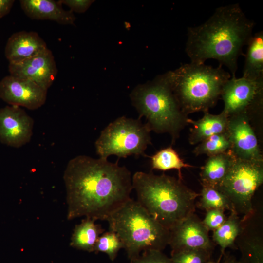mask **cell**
Returning <instances> with one entry per match:
<instances>
[{
    "instance_id": "obj_1",
    "label": "cell",
    "mask_w": 263,
    "mask_h": 263,
    "mask_svg": "<svg viewBox=\"0 0 263 263\" xmlns=\"http://www.w3.org/2000/svg\"><path fill=\"white\" fill-rule=\"evenodd\" d=\"M68 220L84 216L107 220L131 198L129 170L107 159L78 155L68 163L63 174Z\"/></svg>"
},
{
    "instance_id": "obj_2",
    "label": "cell",
    "mask_w": 263,
    "mask_h": 263,
    "mask_svg": "<svg viewBox=\"0 0 263 263\" xmlns=\"http://www.w3.org/2000/svg\"><path fill=\"white\" fill-rule=\"evenodd\" d=\"M254 25L239 4L221 6L204 23L188 27L186 52L193 63L216 59L235 76L238 58L253 36Z\"/></svg>"
},
{
    "instance_id": "obj_3",
    "label": "cell",
    "mask_w": 263,
    "mask_h": 263,
    "mask_svg": "<svg viewBox=\"0 0 263 263\" xmlns=\"http://www.w3.org/2000/svg\"><path fill=\"white\" fill-rule=\"evenodd\" d=\"M137 201L157 222L170 231L195 210L198 194L179 179L165 174L136 172L132 177Z\"/></svg>"
},
{
    "instance_id": "obj_4",
    "label": "cell",
    "mask_w": 263,
    "mask_h": 263,
    "mask_svg": "<svg viewBox=\"0 0 263 263\" xmlns=\"http://www.w3.org/2000/svg\"><path fill=\"white\" fill-rule=\"evenodd\" d=\"M165 77L182 112H208L221 96L230 74L219 65L190 62L167 72Z\"/></svg>"
},
{
    "instance_id": "obj_5",
    "label": "cell",
    "mask_w": 263,
    "mask_h": 263,
    "mask_svg": "<svg viewBox=\"0 0 263 263\" xmlns=\"http://www.w3.org/2000/svg\"><path fill=\"white\" fill-rule=\"evenodd\" d=\"M106 221L109 230L119 237L130 260L146 250L162 251L169 245V231L137 201L130 199Z\"/></svg>"
},
{
    "instance_id": "obj_6",
    "label": "cell",
    "mask_w": 263,
    "mask_h": 263,
    "mask_svg": "<svg viewBox=\"0 0 263 263\" xmlns=\"http://www.w3.org/2000/svg\"><path fill=\"white\" fill-rule=\"evenodd\" d=\"M131 97L151 131L168 132L174 139L188 123V118L181 110L165 75L149 84L139 85Z\"/></svg>"
},
{
    "instance_id": "obj_7",
    "label": "cell",
    "mask_w": 263,
    "mask_h": 263,
    "mask_svg": "<svg viewBox=\"0 0 263 263\" xmlns=\"http://www.w3.org/2000/svg\"><path fill=\"white\" fill-rule=\"evenodd\" d=\"M149 125L139 119L122 116L109 124L101 132L95 145L100 158L112 155L119 157L144 154L151 143Z\"/></svg>"
},
{
    "instance_id": "obj_8",
    "label": "cell",
    "mask_w": 263,
    "mask_h": 263,
    "mask_svg": "<svg viewBox=\"0 0 263 263\" xmlns=\"http://www.w3.org/2000/svg\"><path fill=\"white\" fill-rule=\"evenodd\" d=\"M263 162L235 158L216 188L230 201L233 211L244 221L253 213L252 198L263 182Z\"/></svg>"
},
{
    "instance_id": "obj_9",
    "label": "cell",
    "mask_w": 263,
    "mask_h": 263,
    "mask_svg": "<svg viewBox=\"0 0 263 263\" xmlns=\"http://www.w3.org/2000/svg\"><path fill=\"white\" fill-rule=\"evenodd\" d=\"M263 79L257 80L232 76L224 84L221 97L224 103L222 111L228 117L261 106Z\"/></svg>"
},
{
    "instance_id": "obj_10",
    "label": "cell",
    "mask_w": 263,
    "mask_h": 263,
    "mask_svg": "<svg viewBox=\"0 0 263 263\" xmlns=\"http://www.w3.org/2000/svg\"><path fill=\"white\" fill-rule=\"evenodd\" d=\"M47 90L29 80L9 75L0 81V98L9 105L36 110L45 103Z\"/></svg>"
},
{
    "instance_id": "obj_11",
    "label": "cell",
    "mask_w": 263,
    "mask_h": 263,
    "mask_svg": "<svg viewBox=\"0 0 263 263\" xmlns=\"http://www.w3.org/2000/svg\"><path fill=\"white\" fill-rule=\"evenodd\" d=\"M248 112L229 117L227 132L231 142L230 151L237 159L263 162L257 138L249 123Z\"/></svg>"
},
{
    "instance_id": "obj_12",
    "label": "cell",
    "mask_w": 263,
    "mask_h": 263,
    "mask_svg": "<svg viewBox=\"0 0 263 263\" xmlns=\"http://www.w3.org/2000/svg\"><path fill=\"white\" fill-rule=\"evenodd\" d=\"M34 127L33 118L21 107L8 105L0 109V142L19 148L30 142Z\"/></svg>"
},
{
    "instance_id": "obj_13",
    "label": "cell",
    "mask_w": 263,
    "mask_h": 263,
    "mask_svg": "<svg viewBox=\"0 0 263 263\" xmlns=\"http://www.w3.org/2000/svg\"><path fill=\"white\" fill-rule=\"evenodd\" d=\"M208 231L194 213L190 215L169 231V245L171 252L192 249L212 251L214 244Z\"/></svg>"
},
{
    "instance_id": "obj_14",
    "label": "cell",
    "mask_w": 263,
    "mask_h": 263,
    "mask_svg": "<svg viewBox=\"0 0 263 263\" xmlns=\"http://www.w3.org/2000/svg\"><path fill=\"white\" fill-rule=\"evenodd\" d=\"M8 69L10 75L34 82L47 90L58 72L53 53L48 48L21 62L9 63Z\"/></svg>"
},
{
    "instance_id": "obj_15",
    "label": "cell",
    "mask_w": 263,
    "mask_h": 263,
    "mask_svg": "<svg viewBox=\"0 0 263 263\" xmlns=\"http://www.w3.org/2000/svg\"><path fill=\"white\" fill-rule=\"evenodd\" d=\"M47 48L45 41L34 31H21L13 33L5 47V56L9 63L27 60Z\"/></svg>"
},
{
    "instance_id": "obj_16",
    "label": "cell",
    "mask_w": 263,
    "mask_h": 263,
    "mask_svg": "<svg viewBox=\"0 0 263 263\" xmlns=\"http://www.w3.org/2000/svg\"><path fill=\"white\" fill-rule=\"evenodd\" d=\"M20 7L29 18L49 20L61 25H73L75 17L70 10L62 8L58 1L53 0H20Z\"/></svg>"
},
{
    "instance_id": "obj_17",
    "label": "cell",
    "mask_w": 263,
    "mask_h": 263,
    "mask_svg": "<svg viewBox=\"0 0 263 263\" xmlns=\"http://www.w3.org/2000/svg\"><path fill=\"white\" fill-rule=\"evenodd\" d=\"M242 231L236 241L242 263H263V241L261 227L257 228L249 220L243 221Z\"/></svg>"
},
{
    "instance_id": "obj_18",
    "label": "cell",
    "mask_w": 263,
    "mask_h": 263,
    "mask_svg": "<svg viewBox=\"0 0 263 263\" xmlns=\"http://www.w3.org/2000/svg\"><path fill=\"white\" fill-rule=\"evenodd\" d=\"M204 113L203 117L197 121L188 119V123L192 124L189 137L191 144H199L212 135L227 131L229 117L224 113L217 115L207 112Z\"/></svg>"
},
{
    "instance_id": "obj_19",
    "label": "cell",
    "mask_w": 263,
    "mask_h": 263,
    "mask_svg": "<svg viewBox=\"0 0 263 263\" xmlns=\"http://www.w3.org/2000/svg\"><path fill=\"white\" fill-rule=\"evenodd\" d=\"M235 158L230 150L208 157L200 174L202 186L217 188L227 174Z\"/></svg>"
},
{
    "instance_id": "obj_20",
    "label": "cell",
    "mask_w": 263,
    "mask_h": 263,
    "mask_svg": "<svg viewBox=\"0 0 263 263\" xmlns=\"http://www.w3.org/2000/svg\"><path fill=\"white\" fill-rule=\"evenodd\" d=\"M243 77L254 80L263 79V32L252 36L247 45Z\"/></svg>"
},
{
    "instance_id": "obj_21",
    "label": "cell",
    "mask_w": 263,
    "mask_h": 263,
    "mask_svg": "<svg viewBox=\"0 0 263 263\" xmlns=\"http://www.w3.org/2000/svg\"><path fill=\"white\" fill-rule=\"evenodd\" d=\"M104 229L95 221L85 218L75 225L71 238L70 245L79 250L94 252L96 243Z\"/></svg>"
},
{
    "instance_id": "obj_22",
    "label": "cell",
    "mask_w": 263,
    "mask_h": 263,
    "mask_svg": "<svg viewBox=\"0 0 263 263\" xmlns=\"http://www.w3.org/2000/svg\"><path fill=\"white\" fill-rule=\"evenodd\" d=\"M243 224L242 219L232 211L225 222L213 231V241L220 246L222 252L226 248L234 247V243L242 231Z\"/></svg>"
},
{
    "instance_id": "obj_23",
    "label": "cell",
    "mask_w": 263,
    "mask_h": 263,
    "mask_svg": "<svg viewBox=\"0 0 263 263\" xmlns=\"http://www.w3.org/2000/svg\"><path fill=\"white\" fill-rule=\"evenodd\" d=\"M150 158L153 169L163 171L176 169L178 170L180 180L182 179L181 169L192 167L185 163L171 147L160 150Z\"/></svg>"
},
{
    "instance_id": "obj_24",
    "label": "cell",
    "mask_w": 263,
    "mask_h": 263,
    "mask_svg": "<svg viewBox=\"0 0 263 263\" xmlns=\"http://www.w3.org/2000/svg\"><path fill=\"white\" fill-rule=\"evenodd\" d=\"M231 142L227 131L212 135L199 143L194 150L196 155L206 154L208 157L230 150Z\"/></svg>"
},
{
    "instance_id": "obj_25",
    "label": "cell",
    "mask_w": 263,
    "mask_h": 263,
    "mask_svg": "<svg viewBox=\"0 0 263 263\" xmlns=\"http://www.w3.org/2000/svg\"><path fill=\"white\" fill-rule=\"evenodd\" d=\"M198 207L206 211L211 209L225 210L233 211L232 205L223 193L216 188L203 186L200 194Z\"/></svg>"
},
{
    "instance_id": "obj_26",
    "label": "cell",
    "mask_w": 263,
    "mask_h": 263,
    "mask_svg": "<svg viewBox=\"0 0 263 263\" xmlns=\"http://www.w3.org/2000/svg\"><path fill=\"white\" fill-rule=\"evenodd\" d=\"M121 248H123V245L119 237L115 232L109 230L103 232L99 237L94 252H103L108 256L112 261H113Z\"/></svg>"
},
{
    "instance_id": "obj_27",
    "label": "cell",
    "mask_w": 263,
    "mask_h": 263,
    "mask_svg": "<svg viewBox=\"0 0 263 263\" xmlns=\"http://www.w3.org/2000/svg\"><path fill=\"white\" fill-rule=\"evenodd\" d=\"M212 252L205 249L171 252L170 259L172 263H208Z\"/></svg>"
},
{
    "instance_id": "obj_28",
    "label": "cell",
    "mask_w": 263,
    "mask_h": 263,
    "mask_svg": "<svg viewBox=\"0 0 263 263\" xmlns=\"http://www.w3.org/2000/svg\"><path fill=\"white\" fill-rule=\"evenodd\" d=\"M130 263H172L170 258L162 251L149 250L143 251L137 257L130 260Z\"/></svg>"
},
{
    "instance_id": "obj_29",
    "label": "cell",
    "mask_w": 263,
    "mask_h": 263,
    "mask_svg": "<svg viewBox=\"0 0 263 263\" xmlns=\"http://www.w3.org/2000/svg\"><path fill=\"white\" fill-rule=\"evenodd\" d=\"M202 221L203 225L209 230L214 231L219 228L226 220L224 211L219 209H211L206 211Z\"/></svg>"
},
{
    "instance_id": "obj_30",
    "label": "cell",
    "mask_w": 263,
    "mask_h": 263,
    "mask_svg": "<svg viewBox=\"0 0 263 263\" xmlns=\"http://www.w3.org/2000/svg\"><path fill=\"white\" fill-rule=\"evenodd\" d=\"M61 4H64L70 8L72 12L83 13L86 12L94 0H59Z\"/></svg>"
},
{
    "instance_id": "obj_31",
    "label": "cell",
    "mask_w": 263,
    "mask_h": 263,
    "mask_svg": "<svg viewBox=\"0 0 263 263\" xmlns=\"http://www.w3.org/2000/svg\"><path fill=\"white\" fill-rule=\"evenodd\" d=\"M14 2L13 0H0V19L10 12Z\"/></svg>"
},
{
    "instance_id": "obj_32",
    "label": "cell",
    "mask_w": 263,
    "mask_h": 263,
    "mask_svg": "<svg viewBox=\"0 0 263 263\" xmlns=\"http://www.w3.org/2000/svg\"><path fill=\"white\" fill-rule=\"evenodd\" d=\"M224 263H242L240 261H237L233 257H227Z\"/></svg>"
},
{
    "instance_id": "obj_33",
    "label": "cell",
    "mask_w": 263,
    "mask_h": 263,
    "mask_svg": "<svg viewBox=\"0 0 263 263\" xmlns=\"http://www.w3.org/2000/svg\"><path fill=\"white\" fill-rule=\"evenodd\" d=\"M208 263H219L210 261Z\"/></svg>"
}]
</instances>
